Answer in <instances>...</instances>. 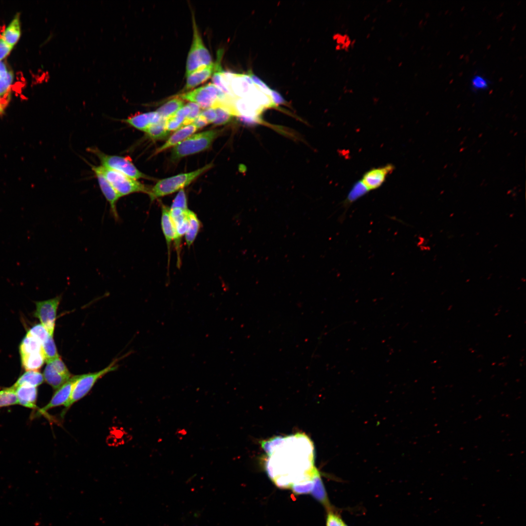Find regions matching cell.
<instances>
[{"mask_svg": "<svg viewBox=\"0 0 526 526\" xmlns=\"http://www.w3.org/2000/svg\"><path fill=\"white\" fill-rule=\"evenodd\" d=\"M213 166L212 163L194 171L181 173L159 180L150 190L149 195L151 200L173 193L188 186L196 178Z\"/></svg>", "mask_w": 526, "mask_h": 526, "instance_id": "6da1fadb", "label": "cell"}, {"mask_svg": "<svg viewBox=\"0 0 526 526\" xmlns=\"http://www.w3.org/2000/svg\"><path fill=\"white\" fill-rule=\"evenodd\" d=\"M92 170L102 174L113 187L120 198L136 192L149 194L150 190L137 180L130 178L118 171L101 165H91Z\"/></svg>", "mask_w": 526, "mask_h": 526, "instance_id": "7a4b0ae2", "label": "cell"}, {"mask_svg": "<svg viewBox=\"0 0 526 526\" xmlns=\"http://www.w3.org/2000/svg\"><path fill=\"white\" fill-rule=\"evenodd\" d=\"M219 133V130H212L193 134L173 147L172 160H176L206 150L210 147Z\"/></svg>", "mask_w": 526, "mask_h": 526, "instance_id": "3957f363", "label": "cell"}, {"mask_svg": "<svg viewBox=\"0 0 526 526\" xmlns=\"http://www.w3.org/2000/svg\"><path fill=\"white\" fill-rule=\"evenodd\" d=\"M117 361V359L114 360L107 367L99 371L80 375L74 385L69 401L64 405V408L61 413V416L62 417L65 414L67 410L74 404L86 396L99 379L106 374L115 370L118 367L116 365Z\"/></svg>", "mask_w": 526, "mask_h": 526, "instance_id": "277c9868", "label": "cell"}, {"mask_svg": "<svg viewBox=\"0 0 526 526\" xmlns=\"http://www.w3.org/2000/svg\"><path fill=\"white\" fill-rule=\"evenodd\" d=\"M89 151L98 158L102 166L121 172L135 180L148 178L137 169L129 156L108 154L97 148H90Z\"/></svg>", "mask_w": 526, "mask_h": 526, "instance_id": "5b68a950", "label": "cell"}, {"mask_svg": "<svg viewBox=\"0 0 526 526\" xmlns=\"http://www.w3.org/2000/svg\"><path fill=\"white\" fill-rule=\"evenodd\" d=\"M229 97L231 96L210 83L179 95L181 99L195 103L204 110L212 108L217 101L222 102Z\"/></svg>", "mask_w": 526, "mask_h": 526, "instance_id": "8992f818", "label": "cell"}, {"mask_svg": "<svg viewBox=\"0 0 526 526\" xmlns=\"http://www.w3.org/2000/svg\"><path fill=\"white\" fill-rule=\"evenodd\" d=\"M61 298L62 296L60 295L47 300L35 302L34 316L39 319L41 324L52 336L54 335L56 312Z\"/></svg>", "mask_w": 526, "mask_h": 526, "instance_id": "52a82bcc", "label": "cell"}, {"mask_svg": "<svg viewBox=\"0 0 526 526\" xmlns=\"http://www.w3.org/2000/svg\"><path fill=\"white\" fill-rule=\"evenodd\" d=\"M80 375L72 376L65 383L56 389L50 401L42 408L38 410L37 414L45 413L49 409L65 405L69 401L75 382Z\"/></svg>", "mask_w": 526, "mask_h": 526, "instance_id": "ba28073f", "label": "cell"}, {"mask_svg": "<svg viewBox=\"0 0 526 526\" xmlns=\"http://www.w3.org/2000/svg\"><path fill=\"white\" fill-rule=\"evenodd\" d=\"M96 177L100 190L110 205V212L113 218L116 222L120 221L117 211V203L120 198L113 187L99 172L92 170Z\"/></svg>", "mask_w": 526, "mask_h": 526, "instance_id": "9c48e42d", "label": "cell"}, {"mask_svg": "<svg viewBox=\"0 0 526 526\" xmlns=\"http://www.w3.org/2000/svg\"><path fill=\"white\" fill-rule=\"evenodd\" d=\"M394 169V166L392 164L372 169L365 172L361 181L369 190L375 189L382 185Z\"/></svg>", "mask_w": 526, "mask_h": 526, "instance_id": "30bf717a", "label": "cell"}, {"mask_svg": "<svg viewBox=\"0 0 526 526\" xmlns=\"http://www.w3.org/2000/svg\"><path fill=\"white\" fill-rule=\"evenodd\" d=\"M162 119L155 111L136 114L122 120V121L136 129L145 132L151 125L159 122Z\"/></svg>", "mask_w": 526, "mask_h": 526, "instance_id": "8fae6325", "label": "cell"}, {"mask_svg": "<svg viewBox=\"0 0 526 526\" xmlns=\"http://www.w3.org/2000/svg\"><path fill=\"white\" fill-rule=\"evenodd\" d=\"M15 388L18 404L28 408L36 409L38 396L37 387L28 385H22Z\"/></svg>", "mask_w": 526, "mask_h": 526, "instance_id": "7c38bea8", "label": "cell"}, {"mask_svg": "<svg viewBox=\"0 0 526 526\" xmlns=\"http://www.w3.org/2000/svg\"><path fill=\"white\" fill-rule=\"evenodd\" d=\"M197 130V128L192 124L181 127L174 132L163 145L156 149L154 154H156L170 147L176 146L192 135Z\"/></svg>", "mask_w": 526, "mask_h": 526, "instance_id": "4fadbf2b", "label": "cell"}, {"mask_svg": "<svg viewBox=\"0 0 526 526\" xmlns=\"http://www.w3.org/2000/svg\"><path fill=\"white\" fill-rule=\"evenodd\" d=\"M161 224L169 250L171 242H175L176 240L177 234L174 222L170 214L169 207L164 205L162 207Z\"/></svg>", "mask_w": 526, "mask_h": 526, "instance_id": "5bb4252c", "label": "cell"}, {"mask_svg": "<svg viewBox=\"0 0 526 526\" xmlns=\"http://www.w3.org/2000/svg\"><path fill=\"white\" fill-rule=\"evenodd\" d=\"M214 63L203 67L187 75L184 91L192 89L207 80L214 72Z\"/></svg>", "mask_w": 526, "mask_h": 526, "instance_id": "9a60e30c", "label": "cell"}, {"mask_svg": "<svg viewBox=\"0 0 526 526\" xmlns=\"http://www.w3.org/2000/svg\"><path fill=\"white\" fill-rule=\"evenodd\" d=\"M21 35L20 16L17 13L0 35V37L8 44L14 47L19 41Z\"/></svg>", "mask_w": 526, "mask_h": 526, "instance_id": "2e32d148", "label": "cell"}, {"mask_svg": "<svg viewBox=\"0 0 526 526\" xmlns=\"http://www.w3.org/2000/svg\"><path fill=\"white\" fill-rule=\"evenodd\" d=\"M192 25L193 31V40L194 41L199 58L202 66H206L212 63L210 53L204 45L200 36L194 15H192Z\"/></svg>", "mask_w": 526, "mask_h": 526, "instance_id": "e0dca14e", "label": "cell"}, {"mask_svg": "<svg viewBox=\"0 0 526 526\" xmlns=\"http://www.w3.org/2000/svg\"><path fill=\"white\" fill-rule=\"evenodd\" d=\"M14 79L12 72L8 69L6 64L0 61V96L4 99L10 94Z\"/></svg>", "mask_w": 526, "mask_h": 526, "instance_id": "ac0fdd59", "label": "cell"}, {"mask_svg": "<svg viewBox=\"0 0 526 526\" xmlns=\"http://www.w3.org/2000/svg\"><path fill=\"white\" fill-rule=\"evenodd\" d=\"M188 227L185 234L187 245L189 247L195 240L200 227L201 222L196 214L188 209Z\"/></svg>", "mask_w": 526, "mask_h": 526, "instance_id": "d6986e66", "label": "cell"}, {"mask_svg": "<svg viewBox=\"0 0 526 526\" xmlns=\"http://www.w3.org/2000/svg\"><path fill=\"white\" fill-rule=\"evenodd\" d=\"M43 376L45 381L56 390L70 378L59 374L49 362L47 363Z\"/></svg>", "mask_w": 526, "mask_h": 526, "instance_id": "ffe728a7", "label": "cell"}, {"mask_svg": "<svg viewBox=\"0 0 526 526\" xmlns=\"http://www.w3.org/2000/svg\"><path fill=\"white\" fill-rule=\"evenodd\" d=\"M22 366L26 371H38L45 361L42 352L21 356Z\"/></svg>", "mask_w": 526, "mask_h": 526, "instance_id": "44dd1931", "label": "cell"}, {"mask_svg": "<svg viewBox=\"0 0 526 526\" xmlns=\"http://www.w3.org/2000/svg\"><path fill=\"white\" fill-rule=\"evenodd\" d=\"M44 377L38 371H27L18 379L13 385L15 388L22 385H28L37 387L44 381Z\"/></svg>", "mask_w": 526, "mask_h": 526, "instance_id": "7402d4cb", "label": "cell"}, {"mask_svg": "<svg viewBox=\"0 0 526 526\" xmlns=\"http://www.w3.org/2000/svg\"><path fill=\"white\" fill-rule=\"evenodd\" d=\"M184 106V101L179 97L169 100L156 111L162 118L167 119Z\"/></svg>", "mask_w": 526, "mask_h": 526, "instance_id": "603a6c76", "label": "cell"}, {"mask_svg": "<svg viewBox=\"0 0 526 526\" xmlns=\"http://www.w3.org/2000/svg\"><path fill=\"white\" fill-rule=\"evenodd\" d=\"M41 352V343L34 337L26 334L19 345L20 356Z\"/></svg>", "mask_w": 526, "mask_h": 526, "instance_id": "cb8c5ba5", "label": "cell"}, {"mask_svg": "<svg viewBox=\"0 0 526 526\" xmlns=\"http://www.w3.org/2000/svg\"><path fill=\"white\" fill-rule=\"evenodd\" d=\"M313 479L314 486L311 491L312 495L324 506L329 508L330 504L319 473L316 474Z\"/></svg>", "mask_w": 526, "mask_h": 526, "instance_id": "d4e9b609", "label": "cell"}, {"mask_svg": "<svg viewBox=\"0 0 526 526\" xmlns=\"http://www.w3.org/2000/svg\"><path fill=\"white\" fill-rule=\"evenodd\" d=\"M203 67L204 66L201 64L195 43L193 40L187 58L186 75H188Z\"/></svg>", "mask_w": 526, "mask_h": 526, "instance_id": "484cf974", "label": "cell"}, {"mask_svg": "<svg viewBox=\"0 0 526 526\" xmlns=\"http://www.w3.org/2000/svg\"><path fill=\"white\" fill-rule=\"evenodd\" d=\"M165 119L151 125L146 131L148 136L153 140L163 139L167 137L170 132L165 128Z\"/></svg>", "mask_w": 526, "mask_h": 526, "instance_id": "4316f807", "label": "cell"}, {"mask_svg": "<svg viewBox=\"0 0 526 526\" xmlns=\"http://www.w3.org/2000/svg\"><path fill=\"white\" fill-rule=\"evenodd\" d=\"M370 191L361 180L357 182L349 192L344 204L350 205Z\"/></svg>", "mask_w": 526, "mask_h": 526, "instance_id": "83f0119b", "label": "cell"}, {"mask_svg": "<svg viewBox=\"0 0 526 526\" xmlns=\"http://www.w3.org/2000/svg\"><path fill=\"white\" fill-rule=\"evenodd\" d=\"M18 404L13 386L0 390V408Z\"/></svg>", "mask_w": 526, "mask_h": 526, "instance_id": "f1b7e54d", "label": "cell"}, {"mask_svg": "<svg viewBox=\"0 0 526 526\" xmlns=\"http://www.w3.org/2000/svg\"><path fill=\"white\" fill-rule=\"evenodd\" d=\"M41 348L42 352L47 363L59 356L52 336L50 335L48 339L41 344Z\"/></svg>", "mask_w": 526, "mask_h": 526, "instance_id": "f546056e", "label": "cell"}, {"mask_svg": "<svg viewBox=\"0 0 526 526\" xmlns=\"http://www.w3.org/2000/svg\"><path fill=\"white\" fill-rule=\"evenodd\" d=\"M27 335L34 337L41 344L45 341L50 336L47 329L41 324H37L33 326L27 332Z\"/></svg>", "mask_w": 526, "mask_h": 526, "instance_id": "4dcf8cb0", "label": "cell"}, {"mask_svg": "<svg viewBox=\"0 0 526 526\" xmlns=\"http://www.w3.org/2000/svg\"><path fill=\"white\" fill-rule=\"evenodd\" d=\"M216 113V118L213 123L215 125H222L229 122L234 116L227 110L221 108H214Z\"/></svg>", "mask_w": 526, "mask_h": 526, "instance_id": "1f68e13d", "label": "cell"}, {"mask_svg": "<svg viewBox=\"0 0 526 526\" xmlns=\"http://www.w3.org/2000/svg\"><path fill=\"white\" fill-rule=\"evenodd\" d=\"M314 481L313 479L312 480L294 484L291 487L293 491L298 495L309 493L312 491Z\"/></svg>", "mask_w": 526, "mask_h": 526, "instance_id": "d6a6232c", "label": "cell"}, {"mask_svg": "<svg viewBox=\"0 0 526 526\" xmlns=\"http://www.w3.org/2000/svg\"><path fill=\"white\" fill-rule=\"evenodd\" d=\"M489 81L482 75H475L471 78V86L475 91L487 90L489 86Z\"/></svg>", "mask_w": 526, "mask_h": 526, "instance_id": "836d02e7", "label": "cell"}, {"mask_svg": "<svg viewBox=\"0 0 526 526\" xmlns=\"http://www.w3.org/2000/svg\"><path fill=\"white\" fill-rule=\"evenodd\" d=\"M48 362L50 363L53 367L61 375L68 378H70L72 376L67 366L59 356Z\"/></svg>", "mask_w": 526, "mask_h": 526, "instance_id": "e575fe53", "label": "cell"}, {"mask_svg": "<svg viewBox=\"0 0 526 526\" xmlns=\"http://www.w3.org/2000/svg\"><path fill=\"white\" fill-rule=\"evenodd\" d=\"M170 208L188 209L187 199L183 188L181 189L175 197Z\"/></svg>", "mask_w": 526, "mask_h": 526, "instance_id": "d590c367", "label": "cell"}, {"mask_svg": "<svg viewBox=\"0 0 526 526\" xmlns=\"http://www.w3.org/2000/svg\"><path fill=\"white\" fill-rule=\"evenodd\" d=\"M188 105L190 108V111L188 115L184 120L183 126L191 124L195 119L198 116L201 112V108L197 104L190 102L188 103Z\"/></svg>", "mask_w": 526, "mask_h": 526, "instance_id": "8d00e7d4", "label": "cell"}, {"mask_svg": "<svg viewBox=\"0 0 526 526\" xmlns=\"http://www.w3.org/2000/svg\"><path fill=\"white\" fill-rule=\"evenodd\" d=\"M327 526H346L341 518L332 512L328 513L326 522Z\"/></svg>", "mask_w": 526, "mask_h": 526, "instance_id": "74e56055", "label": "cell"}, {"mask_svg": "<svg viewBox=\"0 0 526 526\" xmlns=\"http://www.w3.org/2000/svg\"><path fill=\"white\" fill-rule=\"evenodd\" d=\"M249 75L253 82L257 85L263 92L271 96V90L257 76L251 73H249Z\"/></svg>", "mask_w": 526, "mask_h": 526, "instance_id": "f35d334b", "label": "cell"}, {"mask_svg": "<svg viewBox=\"0 0 526 526\" xmlns=\"http://www.w3.org/2000/svg\"><path fill=\"white\" fill-rule=\"evenodd\" d=\"M13 48L0 37V61H2L9 55Z\"/></svg>", "mask_w": 526, "mask_h": 526, "instance_id": "ab89813d", "label": "cell"}, {"mask_svg": "<svg viewBox=\"0 0 526 526\" xmlns=\"http://www.w3.org/2000/svg\"><path fill=\"white\" fill-rule=\"evenodd\" d=\"M208 123H213L216 118V113L214 108H210L201 111L199 114Z\"/></svg>", "mask_w": 526, "mask_h": 526, "instance_id": "60d3db41", "label": "cell"}, {"mask_svg": "<svg viewBox=\"0 0 526 526\" xmlns=\"http://www.w3.org/2000/svg\"><path fill=\"white\" fill-rule=\"evenodd\" d=\"M271 96L272 100L275 106L280 104H285L286 102L281 95L276 91L271 90Z\"/></svg>", "mask_w": 526, "mask_h": 526, "instance_id": "b9f144b4", "label": "cell"}, {"mask_svg": "<svg viewBox=\"0 0 526 526\" xmlns=\"http://www.w3.org/2000/svg\"><path fill=\"white\" fill-rule=\"evenodd\" d=\"M191 124L194 125L197 128V129H198L205 127L208 123L203 117H202L200 115H199L195 119V120Z\"/></svg>", "mask_w": 526, "mask_h": 526, "instance_id": "7bdbcfd3", "label": "cell"}, {"mask_svg": "<svg viewBox=\"0 0 526 526\" xmlns=\"http://www.w3.org/2000/svg\"><path fill=\"white\" fill-rule=\"evenodd\" d=\"M6 100L2 98L0 96V113H2L3 111L5 106L6 105Z\"/></svg>", "mask_w": 526, "mask_h": 526, "instance_id": "ee69618b", "label": "cell"}]
</instances>
